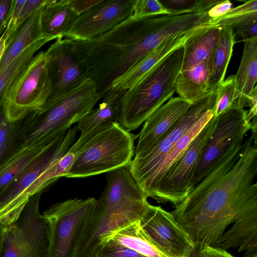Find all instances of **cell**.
<instances>
[{"mask_svg":"<svg viewBox=\"0 0 257 257\" xmlns=\"http://www.w3.org/2000/svg\"><path fill=\"white\" fill-rule=\"evenodd\" d=\"M212 62V59L205 60L180 72L176 85L179 97L192 103L211 91L208 90V82Z\"/></svg>","mask_w":257,"mask_h":257,"instance_id":"cell-24","label":"cell"},{"mask_svg":"<svg viewBox=\"0 0 257 257\" xmlns=\"http://www.w3.org/2000/svg\"><path fill=\"white\" fill-rule=\"evenodd\" d=\"M8 152L9 150L0 144V164L8 157L6 155L8 154Z\"/></svg>","mask_w":257,"mask_h":257,"instance_id":"cell-46","label":"cell"},{"mask_svg":"<svg viewBox=\"0 0 257 257\" xmlns=\"http://www.w3.org/2000/svg\"><path fill=\"white\" fill-rule=\"evenodd\" d=\"M234 89V75H231L218 85L214 117L218 116L233 105Z\"/></svg>","mask_w":257,"mask_h":257,"instance_id":"cell-31","label":"cell"},{"mask_svg":"<svg viewBox=\"0 0 257 257\" xmlns=\"http://www.w3.org/2000/svg\"><path fill=\"white\" fill-rule=\"evenodd\" d=\"M101 0H68L70 8L78 16L99 3Z\"/></svg>","mask_w":257,"mask_h":257,"instance_id":"cell-40","label":"cell"},{"mask_svg":"<svg viewBox=\"0 0 257 257\" xmlns=\"http://www.w3.org/2000/svg\"><path fill=\"white\" fill-rule=\"evenodd\" d=\"M199 29L179 34L163 41L123 74L113 80L110 85V89L126 90L132 87L166 56L176 49L183 46L187 40Z\"/></svg>","mask_w":257,"mask_h":257,"instance_id":"cell-19","label":"cell"},{"mask_svg":"<svg viewBox=\"0 0 257 257\" xmlns=\"http://www.w3.org/2000/svg\"><path fill=\"white\" fill-rule=\"evenodd\" d=\"M96 199L77 198L56 203L41 214L48 229L47 257H76Z\"/></svg>","mask_w":257,"mask_h":257,"instance_id":"cell-7","label":"cell"},{"mask_svg":"<svg viewBox=\"0 0 257 257\" xmlns=\"http://www.w3.org/2000/svg\"><path fill=\"white\" fill-rule=\"evenodd\" d=\"M183 45L169 54L124 92L118 122L127 131L138 128L172 97L181 70Z\"/></svg>","mask_w":257,"mask_h":257,"instance_id":"cell-4","label":"cell"},{"mask_svg":"<svg viewBox=\"0 0 257 257\" xmlns=\"http://www.w3.org/2000/svg\"><path fill=\"white\" fill-rule=\"evenodd\" d=\"M126 90L110 89L97 108L91 109L75 125L80 132L69 150L75 152L87 140L115 123L119 122L121 100Z\"/></svg>","mask_w":257,"mask_h":257,"instance_id":"cell-18","label":"cell"},{"mask_svg":"<svg viewBox=\"0 0 257 257\" xmlns=\"http://www.w3.org/2000/svg\"><path fill=\"white\" fill-rule=\"evenodd\" d=\"M45 2V0H26L16 24L15 31L32 14L41 8Z\"/></svg>","mask_w":257,"mask_h":257,"instance_id":"cell-38","label":"cell"},{"mask_svg":"<svg viewBox=\"0 0 257 257\" xmlns=\"http://www.w3.org/2000/svg\"><path fill=\"white\" fill-rule=\"evenodd\" d=\"M46 52L51 92L41 108L59 100L89 78L87 65L76 50L72 40L56 39Z\"/></svg>","mask_w":257,"mask_h":257,"instance_id":"cell-12","label":"cell"},{"mask_svg":"<svg viewBox=\"0 0 257 257\" xmlns=\"http://www.w3.org/2000/svg\"><path fill=\"white\" fill-rule=\"evenodd\" d=\"M26 2L14 0L8 26L1 37L6 42L15 31L16 24Z\"/></svg>","mask_w":257,"mask_h":257,"instance_id":"cell-37","label":"cell"},{"mask_svg":"<svg viewBox=\"0 0 257 257\" xmlns=\"http://www.w3.org/2000/svg\"><path fill=\"white\" fill-rule=\"evenodd\" d=\"M138 138L119 122L95 134L75 152L67 178H82L108 173L130 165Z\"/></svg>","mask_w":257,"mask_h":257,"instance_id":"cell-6","label":"cell"},{"mask_svg":"<svg viewBox=\"0 0 257 257\" xmlns=\"http://www.w3.org/2000/svg\"><path fill=\"white\" fill-rule=\"evenodd\" d=\"M6 229V227L0 225V257L3 250Z\"/></svg>","mask_w":257,"mask_h":257,"instance_id":"cell-45","label":"cell"},{"mask_svg":"<svg viewBox=\"0 0 257 257\" xmlns=\"http://www.w3.org/2000/svg\"><path fill=\"white\" fill-rule=\"evenodd\" d=\"M14 0H0V38L6 30Z\"/></svg>","mask_w":257,"mask_h":257,"instance_id":"cell-39","label":"cell"},{"mask_svg":"<svg viewBox=\"0 0 257 257\" xmlns=\"http://www.w3.org/2000/svg\"><path fill=\"white\" fill-rule=\"evenodd\" d=\"M6 41L0 38V59L5 48Z\"/></svg>","mask_w":257,"mask_h":257,"instance_id":"cell-48","label":"cell"},{"mask_svg":"<svg viewBox=\"0 0 257 257\" xmlns=\"http://www.w3.org/2000/svg\"><path fill=\"white\" fill-rule=\"evenodd\" d=\"M101 99L94 83L88 78L59 100L25 117L20 147L51 144L77 123Z\"/></svg>","mask_w":257,"mask_h":257,"instance_id":"cell-5","label":"cell"},{"mask_svg":"<svg viewBox=\"0 0 257 257\" xmlns=\"http://www.w3.org/2000/svg\"><path fill=\"white\" fill-rule=\"evenodd\" d=\"M231 27L234 43L257 38V16L247 19Z\"/></svg>","mask_w":257,"mask_h":257,"instance_id":"cell-34","label":"cell"},{"mask_svg":"<svg viewBox=\"0 0 257 257\" xmlns=\"http://www.w3.org/2000/svg\"><path fill=\"white\" fill-rule=\"evenodd\" d=\"M246 113L244 108L232 105L215 117V126L207 141L194 172L193 188L218 161L242 145L245 134L252 127Z\"/></svg>","mask_w":257,"mask_h":257,"instance_id":"cell-10","label":"cell"},{"mask_svg":"<svg viewBox=\"0 0 257 257\" xmlns=\"http://www.w3.org/2000/svg\"><path fill=\"white\" fill-rule=\"evenodd\" d=\"M13 123L7 118L3 107H0V144L9 151L14 137Z\"/></svg>","mask_w":257,"mask_h":257,"instance_id":"cell-36","label":"cell"},{"mask_svg":"<svg viewBox=\"0 0 257 257\" xmlns=\"http://www.w3.org/2000/svg\"><path fill=\"white\" fill-rule=\"evenodd\" d=\"M187 257H205L200 249L196 248Z\"/></svg>","mask_w":257,"mask_h":257,"instance_id":"cell-47","label":"cell"},{"mask_svg":"<svg viewBox=\"0 0 257 257\" xmlns=\"http://www.w3.org/2000/svg\"><path fill=\"white\" fill-rule=\"evenodd\" d=\"M233 8V4L230 1H221L210 9L206 13L209 18L214 20L222 17Z\"/></svg>","mask_w":257,"mask_h":257,"instance_id":"cell-41","label":"cell"},{"mask_svg":"<svg viewBox=\"0 0 257 257\" xmlns=\"http://www.w3.org/2000/svg\"><path fill=\"white\" fill-rule=\"evenodd\" d=\"M191 103L179 97H172L157 109L144 122L138 135L135 157L152 149L183 115Z\"/></svg>","mask_w":257,"mask_h":257,"instance_id":"cell-17","label":"cell"},{"mask_svg":"<svg viewBox=\"0 0 257 257\" xmlns=\"http://www.w3.org/2000/svg\"><path fill=\"white\" fill-rule=\"evenodd\" d=\"M48 61L46 52L39 51L12 85L2 106L10 121L23 119L48 100L51 92Z\"/></svg>","mask_w":257,"mask_h":257,"instance_id":"cell-9","label":"cell"},{"mask_svg":"<svg viewBox=\"0 0 257 257\" xmlns=\"http://www.w3.org/2000/svg\"><path fill=\"white\" fill-rule=\"evenodd\" d=\"M77 130L71 126L56 139L40 156L15 177L0 193V225L6 228L20 215L16 202L22 193L53 161L64 155L74 143Z\"/></svg>","mask_w":257,"mask_h":257,"instance_id":"cell-14","label":"cell"},{"mask_svg":"<svg viewBox=\"0 0 257 257\" xmlns=\"http://www.w3.org/2000/svg\"><path fill=\"white\" fill-rule=\"evenodd\" d=\"M199 249L205 257H234L227 250L209 245H205Z\"/></svg>","mask_w":257,"mask_h":257,"instance_id":"cell-42","label":"cell"},{"mask_svg":"<svg viewBox=\"0 0 257 257\" xmlns=\"http://www.w3.org/2000/svg\"><path fill=\"white\" fill-rule=\"evenodd\" d=\"M106 179L76 257H90L116 231L140 221L150 205L130 165L107 173Z\"/></svg>","mask_w":257,"mask_h":257,"instance_id":"cell-3","label":"cell"},{"mask_svg":"<svg viewBox=\"0 0 257 257\" xmlns=\"http://www.w3.org/2000/svg\"><path fill=\"white\" fill-rule=\"evenodd\" d=\"M246 257H257V253L255 252V253H252L251 255L247 256Z\"/></svg>","mask_w":257,"mask_h":257,"instance_id":"cell-49","label":"cell"},{"mask_svg":"<svg viewBox=\"0 0 257 257\" xmlns=\"http://www.w3.org/2000/svg\"><path fill=\"white\" fill-rule=\"evenodd\" d=\"M140 223L156 247L167 257H187L195 248L172 214L160 206L150 204Z\"/></svg>","mask_w":257,"mask_h":257,"instance_id":"cell-15","label":"cell"},{"mask_svg":"<svg viewBox=\"0 0 257 257\" xmlns=\"http://www.w3.org/2000/svg\"><path fill=\"white\" fill-rule=\"evenodd\" d=\"M53 142L44 146L19 147L8 156L0 164V193Z\"/></svg>","mask_w":257,"mask_h":257,"instance_id":"cell-27","label":"cell"},{"mask_svg":"<svg viewBox=\"0 0 257 257\" xmlns=\"http://www.w3.org/2000/svg\"><path fill=\"white\" fill-rule=\"evenodd\" d=\"M109 240L147 257H167L156 247L142 228L140 221L117 230Z\"/></svg>","mask_w":257,"mask_h":257,"instance_id":"cell-28","label":"cell"},{"mask_svg":"<svg viewBox=\"0 0 257 257\" xmlns=\"http://www.w3.org/2000/svg\"><path fill=\"white\" fill-rule=\"evenodd\" d=\"M256 132L251 130L171 212L196 248L256 250Z\"/></svg>","mask_w":257,"mask_h":257,"instance_id":"cell-1","label":"cell"},{"mask_svg":"<svg viewBox=\"0 0 257 257\" xmlns=\"http://www.w3.org/2000/svg\"><path fill=\"white\" fill-rule=\"evenodd\" d=\"M136 0H101L80 15L66 38L88 40L107 32L132 16Z\"/></svg>","mask_w":257,"mask_h":257,"instance_id":"cell-16","label":"cell"},{"mask_svg":"<svg viewBox=\"0 0 257 257\" xmlns=\"http://www.w3.org/2000/svg\"><path fill=\"white\" fill-rule=\"evenodd\" d=\"M257 79V38L244 42L242 56L234 75L235 89L233 105L243 108L249 99Z\"/></svg>","mask_w":257,"mask_h":257,"instance_id":"cell-20","label":"cell"},{"mask_svg":"<svg viewBox=\"0 0 257 257\" xmlns=\"http://www.w3.org/2000/svg\"><path fill=\"white\" fill-rule=\"evenodd\" d=\"M162 15H171L158 0H136L132 17L147 18Z\"/></svg>","mask_w":257,"mask_h":257,"instance_id":"cell-32","label":"cell"},{"mask_svg":"<svg viewBox=\"0 0 257 257\" xmlns=\"http://www.w3.org/2000/svg\"><path fill=\"white\" fill-rule=\"evenodd\" d=\"M78 16L69 6L68 0H45L41 18L43 38L56 40L66 37Z\"/></svg>","mask_w":257,"mask_h":257,"instance_id":"cell-21","label":"cell"},{"mask_svg":"<svg viewBox=\"0 0 257 257\" xmlns=\"http://www.w3.org/2000/svg\"><path fill=\"white\" fill-rule=\"evenodd\" d=\"M248 107L249 110H247L246 116L247 119L251 121L254 118L256 117L257 112V87L255 85L253 89L252 94L249 99Z\"/></svg>","mask_w":257,"mask_h":257,"instance_id":"cell-43","label":"cell"},{"mask_svg":"<svg viewBox=\"0 0 257 257\" xmlns=\"http://www.w3.org/2000/svg\"><path fill=\"white\" fill-rule=\"evenodd\" d=\"M43 6L22 24L6 41L5 48L0 59V74L28 47L38 41L45 39L41 27Z\"/></svg>","mask_w":257,"mask_h":257,"instance_id":"cell-22","label":"cell"},{"mask_svg":"<svg viewBox=\"0 0 257 257\" xmlns=\"http://www.w3.org/2000/svg\"><path fill=\"white\" fill-rule=\"evenodd\" d=\"M196 0H160L162 6L171 15L194 13Z\"/></svg>","mask_w":257,"mask_h":257,"instance_id":"cell-35","label":"cell"},{"mask_svg":"<svg viewBox=\"0 0 257 257\" xmlns=\"http://www.w3.org/2000/svg\"><path fill=\"white\" fill-rule=\"evenodd\" d=\"M90 257H91V256H90Z\"/></svg>","mask_w":257,"mask_h":257,"instance_id":"cell-50","label":"cell"},{"mask_svg":"<svg viewBox=\"0 0 257 257\" xmlns=\"http://www.w3.org/2000/svg\"><path fill=\"white\" fill-rule=\"evenodd\" d=\"M42 192L31 197L18 219L6 228L1 257H47L48 225L39 211Z\"/></svg>","mask_w":257,"mask_h":257,"instance_id":"cell-11","label":"cell"},{"mask_svg":"<svg viewBox=\"0 0 257 257\" xmlns=\"http://www.w3.org/2000/svg\"><path fill=\"white\" fill-rule=\"evenodd\" d=\"M191 29L186 15L141 19L131 16L97 37L72 41L102 98L113 80L163 41Z\"/></svg>","mask_w":257,"mask_h":257,"instance_id":"cell-2","label":"cell"},{"mask_svg":"<svg viewBox=\"0 0 257 257\" xmlns=\"http://www.w3.org/2000/svg\"><path fill=\"white\" fill-rule=\"evenodd\" d=\"M234 44L231 26H220L212 57L211 71L208 82L209 90L216 89L224 80Z\"/></svg>","mask_w":257,"mask_h":257,"instance_id":"cell-26","label":"cell"},{"mask_svg":"<svg viewBox=\"0 0 257 257\" xmlns=\"http://www.w3.org/2000/svg\"><path fill=\"white\" fill-rule=\"evenodd\" d=\"M75 155V152L68 150L62 157L53 161L38 175L17 200L16 209L19 214L23 211L31 197L42 191L60 177L66 176L72 165Z\"/></svg>","mask_w":257,"mask_h":257,"instance_id":"cell-25","label":"cell"},{"mask_svg":"<svg viewBox=\"0 0 257 257\" xmlns=\"http://www.w3.org/2000/svg\"><path fill=\"white\" fill-rule=\"evenodd\" d=\"M255 16H257V0H251L233 7L222 17L212 20V23L216 27L232 26Z\"/></svg>","mask_w":257,"mask_h":257,"instance_id":"cell-30","label":"cell"},{"mask_svg":"<svg viewBox=\"0 0 257 257\" xmlns=\"http://www.w3.org/2000/svg\"><path fill=\"white\" fill-rule=\"evenodd\" d=\"M53 40L45 39L30 45L18 56L0 74V107L12 85L28 65L36 53L46 43Z\"/></svg>","mask_w":257,"mask_h":257,"instance_id":"cell-29","label":"cell"},{"mask_svg":"<svg viewBox=\"0 0 257 257\" xmlns=\"http://www.w3.org/2000/svg\"><path fill=\"white\" fill-rule=\"evenodd\" d=\"M91 257H147L127 247L109 240Z\"/></svg>","mask_w":257,"mask_h":257,"instance_id":"cell-33","label":"cell"},{"mask_svg":"<svg viewBox=\"0 0 257 257\" xmlns=\"http://www.w3.org/2000/svg\"><path fill=\"white\" fill-rule=\"evenodd\" d=\"M217 97L216 88L192 103L152 149L133 159L131 172L148 197L156 175L170 150L192 126L206 116L214 115Z\"/></svg>","mask_w":257,"mask_h":257,"instance_id":"cell-8","label":"cell"},{"mask_svg":"<svg viewBox=\"0 0 257 257\" xmlns=\"http://www.w3.org/2000/svg\"><path fill=\"white\" fill-rule=\"evenodd\" d=\"M216 125L213 117L159 182L153 196L158 203H180L193 188L192 181L197 165L208 139Z\"/></svg>","mask_w":257,"mask_h":257,"instance_id":"cell-13","label":"cell"},{"mask_svg":"<svg viewBox=\"0 0 257 257\" xmlns=\"http://www.w3.org/2000/svg\"><path fill=\"white\" fill-rule=\"evenodd\" d=\"M219 27L201 28L191 36L183 45L181 71L207 60L212 59L219 34Z\"/></svg>","mask_w":257,"mask_h":257,"instance_id":"cell-23","label":"cell"},{"mask_svg":"<svg viewBox=\"0 0 257 257\" xmlns=\"http://www.w3.org/2000/svg\"><path fill=\"white\" fill-rule=\"evenodd\" d=\"M221 1L218 0H196L194 13H206Z\"/></svg>","mask_w":257,"mask_h":257,"instance_id":"cell-44","label":"cell"}]
</instances>
